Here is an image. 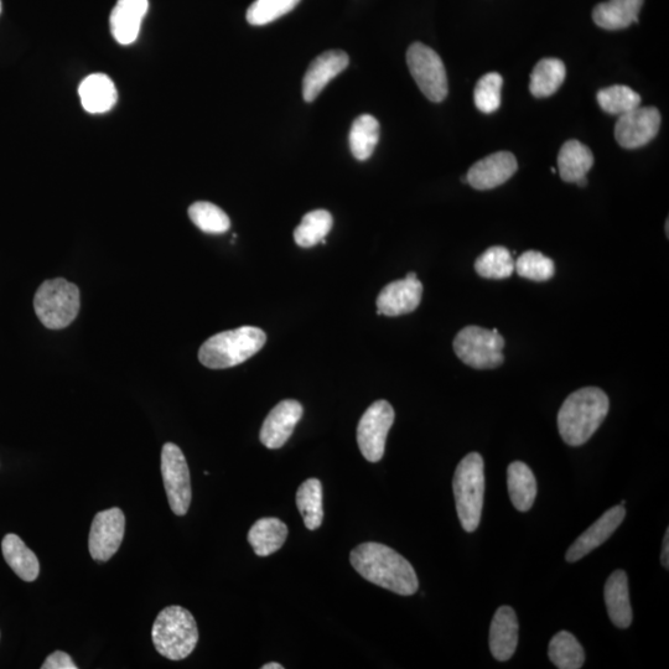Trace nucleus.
Returning <instances> with one entry per match:
<instances>
[{"label":"nucleus","mask_w":669,"mask_h":669,"mask_svg":"<svg viewBox=\"0 0 669 669\" xmlns=\"http://www.w3.org/2000/svg\"><path fill=\"white\" fill-rule=\"evenodd\" d=\"M350 562L367 582L398 595L417 593L419 580L413 565L385 544L362 543L351 552Z\"/></svg>","instance_id":"1"},{"label":"nucleus","mask_w":669,"mask_h":669,"mask_svg":"<svg viewBox=\"0 0 669 669\" xmlns=\"http://www.w3.org/2000/svg\"><path fill=\"white\" fill-rule=\"evenodd\" d=\"M609 408V397L600 388L585 387L570 394L558 413L564 443L580 446L588 442L608 416Z\"/></svg>","instance_id":"2"},{"label":"nucleus","mask_w":669,"mask_h":669,"mask_svg":"<svg viewBox=\"0 0 669 669\" xmlns=\"http://www.w3.org/2000/svg\"><path fill=\"white\" fill-rule=\"evenodd\" d=\"M267 335L254 326L216 334L200 347L199 360L207 368L223 370L241 365L266 345Z\"/></svg>","instance_id":"3"},{"label":"nucleus","mask_w":669,"mask_h":669,"mask_svg":"<svg viewBox=\"0 0 669 669\" xmlns=\"http://www.w3.org/2000/svg\"><path fill=\"white\" fill-rule=\"evenodd\" d=\"M453 490L464 531L473 533L481 522L485 495V464L479 453H470L455 470Z\"/></svg>","instance_id":"4"},{"label":"nucleus","mask_w":669,"mask_h":669,"mask_svg":"<svg viewBox=\"0 0 669 669\" xmlns=\"http://www.w3.org/2000/svg\"><path fill=\"white\" fill-rule=\"evenodd\" d=\"M152 639L157 651L171 661H181L194 652L199 630L189 610L169 606L154 621Z\"/></svg>","instance_id":"5"},{"label":"nucleus","mask_w":669,"mask_h":669,"mask_svg":"<svg viewBox=\"0 0 669 669\" xmlns=\"http://www.w3.org/2000/svg\"><path fill=\"white\" fill-rule=\"evenodd\" d=\"M80 307V289L64 278L46 280L34 298L35 313L50 330L65 329L74 323Z\"/></svg>","instance_id":"6"},{"label":"nucleus","mask_w":669,"mask_h":669,"mask_svg":"<svg viewBox=\"0 0 669 669\" xmlns=\"http://www.w3.org/2000/svg\"><path fill=\"white\" fill-rule=\"evenodd\" d=\"M505 340L499 330H487L480 326H466L456 335L454 351L466 365L476 370H490L502 365Z\"/></svg>","instance_id":"7"},{"label":"nucleus","mask_w":669,"mask_h":669,"mask_svg":"<svg viewBox=\"0 0 669 669\" xmlns=\"http://www.w3.org/2000/svg\"><path fill=\"white\" fill-rule=\"evenodd\" d=\"M407 64L414 81L429 101L439 103L448 96V76L440 56L422 43L407 51Z\"/></svg>","instance_id":"8"},{"label":"nucleus","mask_w":669,"mask_h":669,"mask_svg":"<svg viewBox=\"0 0 669 669\" xmlns=\"http://www.w3.org/2000/svg\"><path fill=\"white\" fill-rule=\"evenodd\" d=\"M394 417V409L387 401H377L363 413L357 427V443L363 458L370 463H378L385 455L387 435Z\"/></svg>","instance_id":"9"},{"label":"nucleus","mask_w":669,"mask_h":669,"mask_svg":"<svg viewBox=\"0 0 669 669\" xmlns=\"http://www.w3.org/2000/svg\"><path fill=\"white\" fill-rule=\"evenodd\" d=\"M162 474L171 511L185 516L191 505V480L188 463L178 445L167 443L162 451Z\"/></svg>","instance_id":"10"},{"label":"nucleus","mask_w":669,"mask_h":669,"mask_svg":"<svg viewBox=\"0 0 669 669\" xmlns=\"http://www.w3.org/2000/svg\"><path fill=\"white\" fill-rule=\"evenodd\" d=\"M126 532V517L121 508L98 512L93 518L88 548L91 557L98 562H107L118 552Z\"/></svg>","instance_id":"11"},{"label":"nucleus","mask_w":669,"mask_h":669,"mask_svg":"<svg viewBox=\"0 0 669 669\" xmlns=\"http://www.w3.org/2000/svg\"><path fill=\"white\" fill-rule=\"evenodd\" d=\"M660 127V111L655 107L639 106L617 119L615 138L622 148H641L656 138Z\"/></svg>","instance_id":"12"},{"label":"nucleus","mask_w":669,"mask_h":669,"mask_svg":"<svg viewBox=\"0 0 669 669\" xmlns=\"http://www.w3.org/2000/svg\"><path fill=\"white\" fill-rule=\"evenodd\" d=\"M423 284L416 273L387 284L377 298V314L399 316L413 313L422 302Z\"/></svg>","instance_id":"13"},{"label":"nucleus","mask_w":669,"mask_h":669,"mask_svg":"<svg viewBox=\"0 0 669 669\" xmlns=\"http://www.w3.org/2000/svg\"><path fill=\"white\" fill-rule=\"evenodd\" d=\"M302 404L294 399H285L268 414L262 425L259 439L268 449H280L292 437L295 427L302 419Z\"/></svg>","instance_id":"14"},{"label":"nucleus","mask_w":669,"mask_h":669,"mask_svg":"<svg viewBox=\"0 0 669 669\" xmlns=\"http://www.w3.org/2000/svg\"><path fill=\"white\" fill-rule=\"evenodd\" d=\"M350 64L349 55L345 51L330 50L316 57L305 72L303 80V97L305 102H313L331 80L339 76Z\"/></svg>","instance_id":"15"},{"label":"nucleus","mask_w":669,"mask_h":669,"mask_svg":"<svg viewBox=\"0 0 669 669\" xmlns=\"http://www.w3.org/2000/svg\"><path fill=\"white\" fill-rule=\"evenodd\" d=\"M517 159L510 152H499L479 160L470 168L466 180L476 190H491L516 174Z\"/></svg>","instance_id":"16"},{"label":"nucleus","mask_w":669,"mask_h":669,"mask_svg":"<svg viewBox=\"0 0 669 669\" xmlns=\"http://www.w3.org/2000/svg\"><path fill=\"white\" fill-rule=\"evenodd\" d=\"M626 510L624 506H615L606 511L598 521L591 525L577 541L572 544L565 554V559L569 563L578 562L588 556L590 552L601 546L613 536V533L619 528L622 521L625 520Z\"/></svg>","instance_id":"17"},{"label":"nucleus","mask_w":669,"mask_h":669,"mask_svg":"<svg viewBox=\"0 0 669 669\" xmlns=\"http://www.w3.org/2000/svg\"><path fill=\"white\" fill-rule=\"evenodd\" d=\"M148 8V0H118L110 18L112 35L118 44L131 45L138 39Z\"/></svg>","instance_id":"18"},{"label":"nucleus","mask_w":669,"mask_h":669,"mask_svg":"<svg viewBox=\"0 0 669 669\" xmlns=\"http://www.w3.org/2000/svg\"><path fill=\"white\" fill-rule=\"evenodd\" d=\"M518 645V620L515 610L501 606L496 611L490 627V650L497 661L506 662L516 652Z\"/></svg>","instance_id":"19"},{"label":"nucleus","mask_w":669,"mask_h":669,"mask_svg":"<svg viewBox=\"0 0 669 669\" xmlns=\"http://www.w3.org/2000/svg\"><path fill=\"white\" fill-rule=\"evenodd\" d=\"M604 599L611 621L619 629H627L632 622L629 580L624 570H616L605 584Z\"/></svg>","instance_id":"20"},{"label":"nucleus","mask_w":669,"mask_h":669,"mask_svg":"<svg viewBox=\"0 0 669 669\" xmlns=\"http://www.w3.org/2000/svg\"><path fill=\"white\" fill-rule=\"evenodd\" d=\"M79 95L82 107L88 113L100 114L111 111L117 103V88L105 74L87 76L81 82Z\"/></svg>","instance_id":"21"},{"label":"nucleus","mask_w":669,"mask_h":669,"mask_svg":"<svg viewBox=\"0 0 669 669\" xmlns=\"http://www.w3.org/2000/svg\"><path fill=\"white\" fill-rule=\"evenodd\" d=\"M645 0H609L596 5L593 19L598 27L606 30H621L639 22V14Z\"/></svg>","instance_id":"22"},{"label":"nucleus","mask_w":669,"mask_h":669,"mask_svg":"<svg viewBox=\"0 0 669 669\" xmlns=\"http://www.w3.org/2000/svg\"><path fill=\"white\" fill-rule=\"evenodd\" d=\"M288 538V527L279 518L266 517L258 520L248 532L254 553L258 557H269L283 547Z\"/></svg>","instance_id":"23"},{"label":"nucleus","mask_w":669,"mask_h":669,"mask_svg":"<svg viewBox=\"0 0 669 669\" xmlns=\"http://www.w3.org/2000/svg\"><path fill=\"white\" fill-rule=\"evenodd\" d=\"M594 155L591 150L579 140H568L563 144L558 155V169L560 178L565 183H577L586 178V174L593 168Z\"/></svg>","instance_id":"24"},{"label":"nucleus","mask_w":669,"mask_h":669,"mask_svg":"<svg viewBox=\"0 0 669 669\" xmlns=\"http://www.w3.org/2000/svg\"><path fill=\"white\" fill-rule=\"evenodd\" d=\"M2 551L5 562L24 582H34L40 573L38 557L25 546L22 538L17 534H7L2 542Z\"/></svg>","instance_id":"25"},{"label":"nucleus","mask_w":669,"mask_h":669,"mask_svg":"<svg viewBox=\"0 0 669 669\" xmlns=\"http://www.w3.org/2000/svg\"><path fill=\"white\" fill-rule=\"evenodd\" d=\"M507 485L516 510L530 511L537 496V481L528 465L515 461L508 466Z\"/></svg>","instance_id":"26"},{"label":"nucleus","mask_w":669,"mask_h":669,"mask_svg":"<svg viewBox=\"0 0 669 669\" xmlns=\"http://www.w3.org/2000/svg\"><path fill=\"white\" fill-rule=\"evenodd\" d=\"M565 76H567V69L563 61L552 59V57L543 59L534 66L530 91L534 97L552 96L563 85Z\"/></svg>","instance_id":"27"},{"label":"nucleus","mask_w":669,"mask_h":669,"mask_svg":"<svg viewBox=\"0 0 669 669\" xmlns=\"http://www.w3.org/2000/svg\"><path fill=\"white\" fill-rule=\"evenodd\" d=\"M297 506L305 527L310 531L320 528L324 520L323 485L318 479H309L300 485Z\"/></svg>","instance_id":"28"},{"label":"nucleus","mask_w":669,"mask_h":669,"mask_svg":"<svg viewBox=\"0 0 669 669\" xmlns=\"http://www.w3.org/2000/svg\"><path fill=\"white\" fill-rule=\"evenodd\" d=\"M349 139L352 155L360 162L367 160L380 140V123L371 114H362L352 123Z\"/></svg>","instance_id":"29"},{"label":"nucleus","mask_w":669,"mask_h":669,"mask_svg":"<svg viewBox=\"0 0 669 669\" xmlns=\"http://www.w3.org/2000/svg\"><path fill=\"white\" fill-rule=\"evenodd\" d=\"M549 658L559 669H579L585 662V652L580 642L568 631H560L549 643Z\"/></svg>","instance_id":"30"},{"label":"nucleus","mask_w":669,"mask_h":669,"mask_svg":"<svg viewBox=\"0 0 669 669\" xmlns=\"http://www.w3.org/2000/svg\"><path fill=\"white\" fill-rule=\"evenodd\" d=\"M333 225V216H331L329 211H311L303 217L300 225L295 228L294 241L299 247H314L325 240Z\"/></svg>","instance_id":"31"},{"label":"nucleus","mask_w":669,"mask_h":669,"mask_svg":"<svg viewBox=\"0 0 669 669\" xmlns=\"http://www.w3.org/2000/svg\"><path fill=\"white\" fill-rule=\"evenodd\" d=\"M475 271L486 279H506L515 272V261L505 247L494 246L481 254L475 262Z\"/></svg>","instance_id":"32"},{"label":"nucleus","mask_w":669,"mask_h":669,"mask_svg":"<svg viewBox=\"0 0 669 669\" xmlns=\"http://www.w3.org/2000/svg\"><path fill=\"white\" fill-rule=\"evenodd\" d=\"M189 217L197 228L210 235H221L231 227L230 217L226 212L207 201H199L191 205Z\"/></svg>","instance_id":"33"},{"label":"nucleus","mask_w":669,"mask_h":669,"mask_svg":"<svg viewBox=\"0 0 669 669\" xmlns=\"http://www.w3.org/2000/svg\"><path fill=\"white\" fill-rule=\"evenodd\" d=\"M598 102L606 113L621 116L641 105L639 93L632 88L622 85L606 87L598 92Z\"/></svg>","instance_id":"34"},{"label":"nucleus","mask_w":669,"mask_h":669,"mask_svg":"<svg viewBox=\"0 0 669 669\" xmlns=\"http://www.w3.org/2000/svg\"><path fill=\"white\" fill-rule=\"evenodd\" d=\"M515 271L518 276L533 282H547L556 273V264L541 252L528 251L517 259Z\"/></svg>","instance_id":"35"},{"label":"nucleus","mask_w":669,"mask_h":669,"mask_svg":"<svg viewBox=\"0 0 669 669\" xmlns=\"http://www.w3.org/2000/svg\"><path fill=\"white\" fill-rule=\"evenodd\" d=\"M503 79L497 72H490L481 77L474 91V101L482 113L491 114L501 106V90Z\"/></svg>","instance_id":"36"},{"label":"nucleus","mask_w":669,"mask_h":669,"mask_svg":"<svg viewBox=\"0 0 669 669\" xmlns=\"http://www.w3.org/2000/svg\"><path fill=\"white\" fill-rule=\"evenodd\" d=\"M300 0H256L247 12V22L262 27L292 12Z\"/></svg>","instance_id":"37"},{"label":"nucleus","mask_w":669,"mask_h":669,"mask_svg":"<svg viewBox=\"0 0 669 669\" xmlns=\"http://www.w3.org/2000/svg\"><path fill=\"white\" fill-rule=\"evenodd\" d=\"M43 669H77L76 663L65 652L56 651L46 658Z\"/></svg>","instance_id":"38"},{"label":"nucleus","mask_w":669,"mask_h":669,"mask_svg":"<svg viewBox=\"0 0 669 669\" xmlns=\"http://www.w3.org/2000/svg\"><path fill=\"white\" fill-rule=\"evenodd\" d=\"M663 567L669 569V530L667 528L665 539H663L662 556Z\"/></svg>","instance_id":"39"},{"label":"nucleus","mask_w":669,"mask_h":669,"mask_svg":"<svg viewBox=\"0 0 669 669\" xmlns=\"http://www.w3.org/2000/svg\"><path fill=\"white\" fill-rule=\"evenodd\" d=\"M284 667L282 665H279V663L272 662V663H267V665H264L262 669H283Z\"/></svg>","instance_id":"40"},{"label":"nucleus","mask_w":669,"mask_h":669,"mask_svg":"<svg viewBox=\"0 0 669 669\" xmlns=\"http://www.w3.org/2000/svg\"><path fill=\"white\" fill-rule=\"evenodd\" d=\"M575 184H578L579 186H582V188H584V186H586V184H588V180H586V178H583V179H580L579 181H577V183H575Z\"/></svg>","instance_id":"41"},{"label":"nucleus","mask_w":669,"mask_h":669,"mask_svg":"<svg viewBox=\"0 0 669 669\" xmlns=\"http://www.w3.org/2000/svg\"><path fill=\"white\" fill-rule=\"evenodd\" d=\"M0 13H2V0H0Z\"/></svg>","instance_id":"42"},{"label":"nucleus","mask_w":669,"mask_h":669,"mask_svg":"<svg viewBox=\"0 0 669 669\" xmlns=\"http://www.w3.org/2000/svg\"><path fill=\"white\" fill-rule=\"evenodd\" d=\"M625 505H626V501H621V506H625Z\"/></svg>","instance_id":"43"}]
</instances>
